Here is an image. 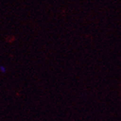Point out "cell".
<instances>
[{
    "label": "cell",
    "instance_id": "cell-1",
    "mask_svg": "<svg viewBox=\"0 0 121 121\" xmlns=\"http://www.w3.org/2000/svg\"><path fill=\"white\" fill-rule=\"evenodd\" d=\"M0 71H1V73H5L7 71L6 68L4 67V66H3L2 65H0Z\"/></svg>",
    "mask_w": 121,
    "mask_h": 121
}]
</instances>
